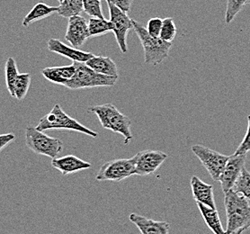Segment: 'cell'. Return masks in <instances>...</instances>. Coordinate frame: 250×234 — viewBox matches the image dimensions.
I'll return each instance as SVG.
<instances>
[{
    "label": "cell",
    "mask_w": 250,
    "mask_h": 234,
    "mask_svg": "<svg viewBox=\"0 0 250 234\" xmlns=\"http://www.w3.org/2000/svg\"><path fill=\"white\" fill-rule=\"evenodd\" d=\"M224 206L227 215L226 234H234L239 230L250 228V205L243 194L233 189L224 194Z\"/></svg>",
    "instance_id": "obj_1"
},
{
    "label": "cell",
    "mask_w": 250,
    "mask_h": 234,
    "mask_svg": "<svg viewBox=\"0 0 250 234\" xmlns=\"http://www.w3.org/2000/svg\"><path fill=\"white\" fill-rule=\"evenodd\" d=\"M88 112L97 115L103 128L122 134L125 138L124 143L125 145H128L132 141L131 119L121 113L113 104L91 106L88 109Z\"/></svg>",
    "instance_id": "obj_2"
},
{
    "label": "cell",
    "mask_w": 250,
    "mask_h": 234,
    "mask_svg": "<svg viewBox=\"0 0 250 234\" xmlns=\"http://www.w3.org/2000/svg\"><path fill=\"white\" fill-rule=\"evenodd\" d=\"M36 129L41 131L51 130L79 131L88 135L89 137L97 138L98 136V132L81 125L80 122L66 114L59 104H56L53 106L49 114H45L41 118Z\"/></svg>",
    "instance_id": "obj_3"
},
{
    "label": "cell",
    "mask_w": 250,
    "mask_h": 234,
    "mask_svg": "<svg viewBox=\"0 0 250 234\" xmlns=\"http://www.w3.org/2000/svg\"><path fill=\"white\" fill-rule=\"evenodd\" d=\"M133 30L142 43L146 65H159L168 57L172 43L148 35L147 29L133 20Z\"/></svg>",
    "instance_id": "obj_4"
},
{
    "label": "cell",
    "mask_w": 250,
    "mask_h": 234,
    "mask_svg": "<svg viewBox=\"0 0 250 234\" xmlns=\"http://www.w3.org/2000/svg\"><path fill=\"white\" fill-rule=\"evenodd\" d=\"M73 64L76 67L74 76L64 85L69 89L77 90L97 86H114L118 81V77L99 74L90 69L85 63L73 62Z\"/></svg>",
    "instance_id": "obj_5"
},
{
    "label": "cell",
    "mask_w": 250,
    "mask_h": 234,
    "mask_svg": "<svg viewBox=\"0 0 250 234\" xmlns=\"http://www.w3.org/2000/svg\"><path fill=\"white\" fill-rule=\"evenodd\" d=\"M25 144L35 154L47 156L51 160L57 158L63 150L62 140L50 137L33 126H27L25 129Z\"/></svg>",
    "instance_id": "obj_6"
},
{
    "label": "cell",
    "mask_w": 250,
    "mask_h": 234,
    "mask_svg": "<svg viewBox=\"0 0 250 234\" xmlns=\"http://www.w3.org/2000/svg\"><path fill=\"white\" fill-rule=\"evenodd\" d=\"M135 175V158L117 159L105 162L97 172V181L120 182Z\"/></svg>",
    "instance_id": "obj_7"
},
{
    "label": "cell",
    "mask_w": 250,
    "mask_h": 234,
    "mask_svg": "<svg viewBox=\"0 0 250 234\" xmlns=\"http://www.w3.org/2000/svg\"><path fill=\"white\" fill-rule=\"evenodd\" d=\"M191 149L210 174V177L216 182L219 181L229 156L219 153L199 144L193 145Z\"/></svg>",
    "instance_id": "obj_8"
},
{
    "label": "cell",
    "mask_w": 250,
    "mask_h": 234,
    "mask_svg": "<svg viewBox=\"0 0 250 234\" xmlns=\"http://www.w3.org/2000/svg\"><path fill=\"white\" fill-rule=\"evenodd\" d=\"M107 1L110 21L113 23V32L116 42L123 53L128 51L127 47V35L128 32L133 29V20L128 17L127 13L122 11L117 6H114L110 1Z\"/></svg>",
    "instance_id": "obj_9"
},
{
    "label": "cell",
    "mask_w": 250,
    "mask_h": 234,
    "mask_svg": "<svg viewBox=\"0 0 250 234\" xmlns=\"http://www.w3.org/2000/svg\"><path fill=\"white\" fill-rule=\"evenodd\" d=\"M135 175L148 176L159 170L167 159V154L160 150H143L135 156Z\"/></svg>",
    "instance_id": "obj_10"
},
{
    "label": "cell",
    "mask_w": 250,
    "mask_h": 234,
    "mask_svg": "<svg viewBox=\"0 0 250 234\" xmlns=\"http://www.w3.org/2000/svg\"><path fill=\"white\" fill-rule=\"evenodd\" d=\"M246 156L247 154H233L229 156L222 175L219 178V182L221 183L222 191L224 194L227 193L228 191L233 189L234 185L244 168Z\"/></svg>",
    "instance_id": "obj_11"
},
{
    "label": "cell",
    "mask_w": 250,
    "mask_h": 234,
    "mask_svg": "<svg viewBox=\"0 0 250 234\" xmlns=\"http://www.w3.org/2000/svg\"><path fill=\"white\" fill-rule=\"evenodd\" d=\"M89 38L87 21L80 16L68 18L65 39L75 48L81 47Z\"/></svg>",
    "instance_id": "obj_12"
},
{
    "label": "cell",
    "mask_w": 250,
    "mask_h": 234,
    "mask_svg": "<svg viewBox=\"0 0 250 234\" xmlns=\"http://www.w3.org/2000/svg\"><path fill=\"white\" fill-rule=\"evenodd\" d=\"M47 47L50 52H55L63 57L68 58L69 60L77 63H85L88 60L94 57V54L91 52H84L75 47H69L58 39H50Z\"/></svg>",
    "instance_id": "obj_13"
},
{
    "label": "cell",
    "mask_w": 250,
    "mask_h": 234,
    "mask_svg": "<svg viewBox=\"0 0 250 234\" xmlns=\"http://www.w3.org/2000/svg\"><path fill=\"white\" fill-rule=\"evenodd\" d=\"M130 222L136 225L142 234H169L170 224L162 221H155L132 213L129 215Z\"/></svg>",
    "instance_id": "obj_14"
},
{
    "label": "cell",
    "mask_w": 250,
    "mask_h": 234,
    "mask_svg": "<svg viewBox=\"0 0 250 234\" xmlns=\"http://www.w3.org/2000/svg\"><path fill=\"white\" fill-rule=\"evenodd\" d=\"M51 166L61 172L63 176H67L69 174L90 169L91 163L81 160L74 155H67L61 158L52 159Z\"/></svg>",
    "instance_id": "obj_15"
},
{
    "label": "cell",
    "mask_w": 250,
    "mask_h": 234,
    "mask_svg": "<svg viewBox=\"0 0 250 234\" xmlns=\"http://www.w3.org/2000/svg\"><path fill=\"white\" fill-rule=\"evenodd\" d=\"M190 184L193 198L196 201V203L217 209L213 194V187L211 185L204 182L196 176L192 177Z\"/></svg>",
    "instance_id": "obj_16"
},
{
    "label": "cell",
    "mask_w": 250,
    "mask_h": 234,
    "mask_svg": "<svg viewBox=\"0 0 250 234\" xmlns=\"http://www.w3.org/2000/svg\"><path fill=\"white\" fill-rule=\"evenodd\" d=\"M76 72L74 64L62 67H50L42 70V74L51 83L64 86L66 82L72 79Z\"/></svg>",
    "instance_id": "obj_17"
},
{
    "label": "cell",
    "mask_w": 250,
    "mask_h": 234,
    "mask_svg": "<svg viewBox=\"0 0 250 234\" xmlns=\"http://www.w3.org/2000/svg\"><path fill=\"white\" fill-rule=\"evenodd\" d=\"M85 64L99 74L119 78L117 65L111 58L94 55V57L88 60Z\"/></svg>",
    "instance_id": "obj_18"
},
{
    "label": "cell",
    "mask_w": 250,
    "mask_h": 234,
    "mask_svg": "<svg viewBox=\"0 0 250 234\" xmlns=\"http://www.w3.org/2000/svg\"><path fill=\"white\" fill-rule=\"evenodd\" d=\"M200 213L205 220L206 225L214 234H226V231L222 226V221L217 209L204 206L203 204L196 203Z\"/></svg>",
    "instance_id": "obj_19"
},
{
    "label": "cell",
    "mask_w": 250,
    "mask_h": 234,
    "mask_svg": "<svg viewBox=\"0 0 250 234\" xmlns=\"http://www.w3.org/2000/svg\"><path fill=\"white\" fill-rule=\"evenodd\" d=\"M58 6H51L45 3H38L31 9V11L23 18L22 25L23 27H28L30 24L35 23L37 21L42 20L44 18L50 17L51 14L57 13Z\"/></svg>",
    "instance_id": "obj_20"
},
{
    "label": "cell",
    "mask_w": 250,
    "mask_h": 234,
    "mask_svg": "<svg viewBox=\"0 0 250 234\" xmlns=\"http://www.w3.org/2000/svg\"><path fill=\"white\" fill-rule=\"evenodd\" d=\"M83 9V0H63L58 6V15L64 18L80 16Z\"/></svg>",
    "instance_id": "obj_21"
},
{
    "label": "cell",
    "mask_w": 250,
    "mask_h": 234,
    "mask_svg": "<svg viewBox=\"0 0 250 234\" xmlns=\"http://www.w3.org/2000/svg\"><path fill=\"white\" fill-rule=\"evenodd\" d=\"M89 37H96L113 32V23L104 18H91L87 21Z\"/></svg>",
    "instance_id": "obj_22"
},
{
    "label": "cell",
    "mask_w": 250,
    "mask_h": 234,
    "mask_svg": "<svg viewBox=\"0 0 250 234\" xmlns=\"http://www.w3.org/2000/svg\"><path fill=\"white\" fill-rule=\"evenodd\" d=\"M5 73H6V88L9 92L10 96L15 97V83L19 72H18L17 62L14 58L9 57L6 60Z\"/></svg>",
    "instance_id": "obj_23"
},
{
    "label": "cell",
    "mask_w": 250,
    "mask_h": 234,
    "mask_svg": "<svg viewBox=\"0 0 250 234\" xmlns=\"http://www.w3.org/2000/svg\"><path fill=\"white\" fill-rule=\"evenodd\" d=\"M31 85V74L21 73L17 76L15 83V97L21 101L26 97Z\"/></svg>",
    "instance_id": "obj_24"
},
{
    "label": "cell",
    "mask_w": 250,
    "mask_h": 234,
    "mask_svg": "<svg viewBox=\"0 0 250 234\" xmlns=\"http://www.w3.org/2000/svg\"><path fill=\"white\" fill-rule=\"evenodd\" d=\"M233 190L237 193L243 194L250 201V172L243 168L241 174L234 185Z\"/></svg>",
    "instance_id": "obj_25"
},
{
    "label": "cell",
    "mask_w": 250,
    "mask_h": 234,
    "mask_svg": "<svg viewBox=\"0 0 250 234\" xmlns=\"http://www.w3.org/2000/svg\"><path fill=\"white\" fill-rule=\"evenodd\" d=\"M249 0H227L226 12H225V23L229 24L233 21L239 12L242 10Z\"/></svg>",
    "instance_id": "obj_26"
},
{
    "label": "cell",
    "mask_w": 250,
    "mask_h": 234,
    "mask_svg": "<svg viewBox=\"0 0 250 234\" xmlns=\"http://www.w3.org/2000/svg\"><path fill=\"white\" fill-rule=\"evenodd\" d=\"M176 27L174 19L172 18H167L163 19V23L161 27V32L159 38L167 43H172L176 38Z\"/></svg>",
    "instance_id": "obj_27"
},
{
    "label": "cell",
    "mask_w": 250,
    "mask_h": 234,
    "mask_svg": "<svg viewBox=\"0 0 250 234\" xmlns=\"http://www.w3.org/2000/svg\"><path fill=\"white\" fill-rule=\"evenodd\" d=\"M83 9L85 14L91 18H104L101 0H83Z\"/></svg>",
    "instance_id": "obj_28"
},
{
    "label": "cell",
    "mask_w": 250,
    "mask_h": 234,
    "mask_svg": "<svg viewBox=\"0 0 250 234\" xmlns=\"http://www.w3.org/2000/svg\"><path fill=\"white\" fill-rule=\"evenodd\" d=\"M163 23V19L159 18H153L148 20V24H147V32L148 35L159 38L161 32V27Z\"/></svg>",
    "instance_id": "obj_29"
},
{
    "label": "cell",
    "mask_w": 250,
    "mask_h": 234,
    "mask_svg": "<svg viewBox=\"0 0 250 234\" xmlns=\"http://www.w3.org/2000/svg\"><path fill=\"white\" fill-rule=\"evenodd\" d=\"M249 151H250V114L248 116V130L246 135L234 154H247Z\"/></svg>",
    "instance_id": "obj_30"
},
{
    "label": "cell",
    "mask_w": 250,
    "mask_h": 234,
    "mask_svg": "<svg viewBox=\"0 0 250 234\" xmlns=\"http://www.w3.org/2000/svg\"><path fill=\"white\" fill-rule=\"evenodd\" d=\"M114 6H117L122 11L128 13L131 9V4L133 0H108Z\"/></svg>",
    "instance_id": "obj_31"
},
{
    "label": "cell",
    "mask_w": 250,
    "mask_h": 234,
    "mask_svg": "<svg viewBox=\"0 0 250 234\" xmlns=\"http://www.w3.org/2000/svg\"><path fill=\"white\" fill-rule=\"evenodd\" d=\"M16 139V135L14 133H6L0 134V151L6 148L7 145L13 143Z\"/></svg>",
    "instance_id": "obj_32"
},
{
    "label": "cell",
    "mask_w": 250,
    "mask_h": 234,
    "mask_svg": "<svg viewBox=\"0 0 250 234\" xmlns=\"http://www.w3.org/2000/svg\"><path fill=\"white\" fill-rule=\"evenodd\" d=\"M244 232V230H239L237 233H235L234 234H242V233Z\"/></svg>",
    "instance_id": "obj_33"
},
{
    "label": "cell",
    "mask_w": 250,
    "mask_h": 234,
    "mask_svg": "<svg viewBox=\"0 0 250 234\" xmlns=\"http://www.w3.org/2000/svg\"><path fill=\"white\" fill-rule=\"evenodd\" d=\"M57 1H59V2H60V3H62V2L63 0H57Z\"/></svg>",
    "instance_id": "obj_34"
},
{
    "label": "cell",
    "mask_w": 250,
    "mask_h": 234,
    "mask_svg": "<svg viewBox=\"0 0 250 234\" xmlns=\"http://www.w3.org/2000/svg\"><path fill=\"white\" fill-rule=\"evenodd\" d=\"M248 4H250V0H249V2H248Z\"/></svg>",
    "instance_id": "obj_35"
}]
</instances>
